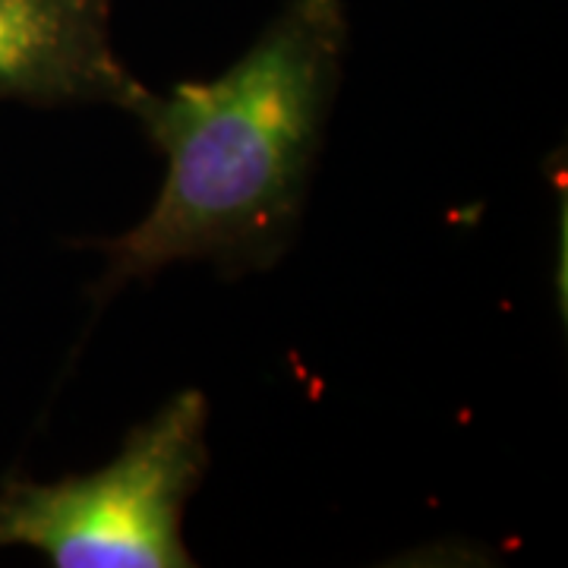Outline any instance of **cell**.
I'll return each mask as SVG.
<instances>
[{"mask_svg": "<svg viewBox=\"0 0 568 568\" xmlns=\"http://www.w3.org/2000/svg\"><path fill=\"white\" fill-rule=\"evenodd\" d=\"M347 41L342 0H287L215 80L145 89L130 118L164 155V181L140 222L95 241V304L168 265L227 278L278 265L301 234Z\"/></svg>", "mask_w": 568, "mask_h": 568, "instance_id": "obj_1", "label": "cell"}, {"mask_svg": "<svg viewBox=\"0 0 568 568\" xmlns=\"http://www.w3.org/2000/svg\"><path fill=\"white\" fill-rule=\"evenodd\" d=\"M209 470V398L178 392L136 424L118 455L51 484L0 480V549L58 568H186L183 515Z\"/></svg>", "mask_w": 568, "mask_h": 568, "instance_id": "obj_2", "label": "cell"}, {"mask_svg": "<svg viewBox=\"0 0 568 568\" xmlns=\"http://www.w3.org/2000/svg\"><path fill=\"white\" fill-rule=\"evenodd\" d=\"M111 26V0H0V102L130 114L145 85Z\"/></svg>", "mask_w": 568, "mask_h": 568, "instance_id": "obj_3", "label": "cell"}]
</instances>
